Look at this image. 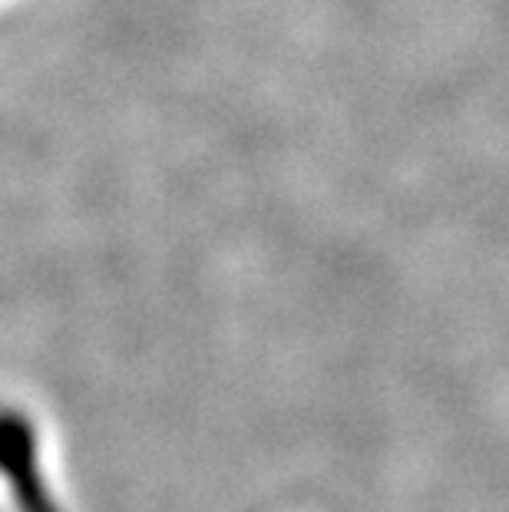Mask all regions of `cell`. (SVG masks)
<instances>
[{"label": "cell", "mask_w": 509, "mask_h": 512, "mask_svg": "<svg viewBox=\"0 0 509 512\" xmlns=\"http://www.w3.org/2000/svg\"><path fill=\"white\" fill-rule=\"evenodd\" d=\"M0 473L10 483L20 512H60L40 476L34 430L14 410H0Z\"/></svg>", "instance_id": "obj_1"}]
</instances>
